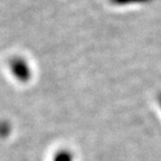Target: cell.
Segmentation results:
<instances>
[{
  "label": "cell",
  "mask_w": 161,
  "mask_h": 161,
  "mask_svg": "<svg viewBox=\"0 0 161 161\" xmlns=\"http://www.w3.org/2000/svg\"><path fill=\"white\" fill-rule=\"evenodd\" d=\"M10 69L13 75L21 83H26L31 77V69L29 65L24 58L21 57H14L10 60Z\"/></svg>",
  "instance_id": "1"
},
{
  "label": "cell",
  "mask_w": 161,
  "mask_h": 161,
  "mask_svg": "<svg viewBox=\"0 0 161 161\" xmlns=\"http://www.w3.org/2000/svg\"><path fill=\"white\" fill-rule=\"evenodd\" d=\"M74 156L69 150H59L57 151V153L54 156L53 161H73Z\"/></svg>",
  "instance_id": "2"
},
{
  "label": "cell",
  "mask_w": 161,
  "mask_h": 161,
  "mask_svg": "<svg viewBox=\"0 0 161 161\" xmlns=\"http://www.w3.org/2000/svg\"><path fill=\"white\" fill-rule=\"evenodd\" d=\"M113 5L116 6H125V5H133V3H149L152 0H110Z\"/></svg>",
  "instance_id": "3"
},
{
  "label": "cell",
  "mask_w": 161,
  "mask_h": 161,
  "mask_svg": "<svg viewBox=\"0 0 161 161\" xmlns=\"http://www.w3.org/2000/svg\"><path fill=\"white\" fill-rule=\"evenodd\" d=\"M9 133H10V124L8 122H5V121H1L0 122V136L5 138Z\"/></svg>",
  "instance_id": "4"
},
{
  "label": "cell",
  "mask_w": 161,
  "mask_h": 161,
  "mask_svg": "<svg viewBox=\"0 0 161 161\" xmlns=\"http://www.w3.org/2000/svg\"><path fill=\"white\" fill-rule=\"evenodd\" d=\"M158 102H159V104H160V106H161V93L159 94V96H158Z\"/></svg>",
  "instance_id": "5"
}]
</instances>
